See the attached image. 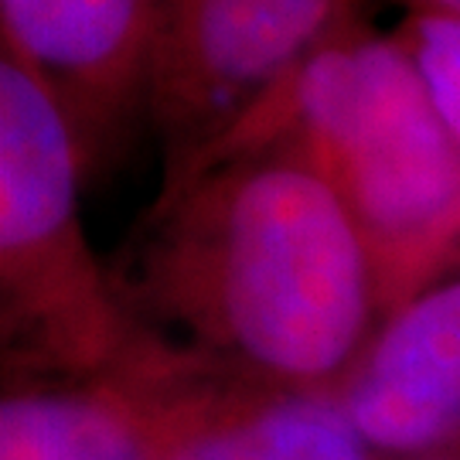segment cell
I'll list each match as a JSON object with an SVG mask.
<instances>
[{
	"label": "cell",
	"instance_id": "6da1fadb",
	"mask_svg": "<svg viewBox=\"0 0 460 460\" xmlns=\"http://www.w3.org/2000/svg\"><path fill=\"white\" fill-rule=\"evenodd\" d=\"M110 277L133 331L304 389L334 393L382 321L351 215L283 137L167 174Z\"/></svg>",
	"mask_w": 460,
	"mask_h": 460
},
{
	"label": "cell",
	"instance_id": "7a4b0ae2",
	"mask_svg": "<svg viewBox=\"0 0 460 460\" xmlns=\"http://www.w3.org/2000/svg\"><path fill=\"white\" fill-rule=\"evenodd\" d=\"M226 137H283L321 171L372 256L382 317L447 277L460 239V144L406 49L365 17Z\"/></svg>",
	"mask_w": 460,
	"mask_h": 460
},
{
	"label": "cell",
	"instance_id": "3957f363",
	"mask_svg": "<svg viewBox=\"0 0 460 460\" xmlns=\"http://www.w3.org/2000/svg\"><path fill=\"white\" fill-rule=\"evenodd\" d=\"M85 167L62 102L34 68L0 55V331L21 382H93L133 341L79 215Z\"/></svg>",
	"mask_w": 460,
	"mask_h": 460
},
{
	"label": "cell",
	"instance_id": "277c9868",
	"mask_svg": "<svg viewBox=\"0 0 460 460\" xmlns=\"http://www.w3.org/2000/svg\"><path fill=\"white\" fill-rule=\"evenodd\" d=\"M93 382L127 412L150 460H382L338 393L252 376L140 331Z\"/></svg>",
	"mask_w": 460,
	"mask_h": 460
},
{
	"label": "cell",
	"instance_id": "5b68a950",
	"mask_svg": "<svg viewBox=\"0 0 460 460\" xmlns=\"http://www.w3.org/2000/svg\"><path fill=\"white\" fill-rule=\"evenodd\" d=\"M358 17L362 0H161L144 110L164 140V178Z\"/></svg>",
	"mask_w": 460,
	"mask_h": 460
},
{
	"label": "cell",
	"instance_id": "8992f818",
	"mask_svg": "<svg viewBox=\"0 0 460 460\" xmlns=\"http://www.w3.org/2000/svg\"><path fill=\"white\" fill-rule=\"evenodd\" d=\"M157 0H0L4 49L62 102L85 174L147 96Z\"/></svg>",
	"mask_w": 460,
	"mask_h": 460
},
{
	"label": "cell",
	"instance_id": "52a82bcc",
	"mask_svg": "<svg viewBox=\"0 0 460 460\" xmlns=\"http://www.w3.org/2000/svg\"><path fill=\"white\" fill-rule=\"evenodd\" d=\"M334 393L382 460L460 444V273L385 314Z\"/></svg>",
	"mask_w": 460,
	"mask_h": 460
},
{
	"label": "cell",
	"instance_id": "ba28073f",
	"mask_svg": "<svg viewBox=\"0 0 460 460\" xmlns=\"http://www.w3.org/2000/svg\"><path fill=\"white\" fill-rule=\"evenodd\" d=\"M0 460H150L96 382H21L0 406Z\"/></svg>",
	"mask_w": 460,
	"mask_h": 460
},
{
	"label": "cell",
	"instance_id": "9c48e42d",
	"mask_svg": "<svg viewBox=\"0 0 460 460\" xmlns=\"http://www.w3.org/2000/svg\"><path fill=\"white\" fill-rule=\"evenodd\" d=\"M393 38L412 58L444 127L460 144V21L406 14L399 34Z\"/></svg>",
	"mask_w": 460,
	"mask_h": 460
},
{
	"label": "cell",
	"instance_id": "30bf717a",
	"mask_svg": "<svg viewBox=\"0 0 460 460\" xmlns=\"http://www.w3.org/2000/svg\"><path fill=\"white\" fill-rule=\"evenodd\" d=\"M410 14H429V17H457L460 21V0H399Z\"/></svg>",
	"mask_w": 460,
	"mask_h": 460
},
{
	"label": "cell",
	"instance_id": "8fae6325",
	"mask_svg": "<svg viewBox=\"0 0 460 460\" xmlns=\"http://www.w3.org/2000/svg\"><path fill=\"white\" fill-rule=\"evenodd\" d=\"M385 460H460V444L444 447V450H429V454H412V457H385Z\"/></svg>",
	"mask_w": 460,
	"mask_h": 460
},
{
	"label": "cell",
	"instance_id": "7c38bea8",
	"mask_svg": "<svg viewBox=\"0 0 460 460\" xmlns=\"http://www.w3.org/2000/svg\"><path fill=\"white\" fill-rule=\"evenodd\" d=\"M450 270H460V239H457V246H454V256H450V266H447V273Z\"/></svg>",
	"mask_w": 460,
	"mask_h": 460
},
{
	"label": "cell",
	"instance_id": "4fadbf2b",
	"mask_svg": "<svg viewBox=\"0 0 460 460\" xmlns=\"http://www.w3.org/2000/svg\"><path fill=\"white\" fill-rule=\"evenodd\" d=\"M157 4H161V0H157Z\"/></svg>",
	"mask_w": 460,
	"mask_h": 460
}]
</instances>
